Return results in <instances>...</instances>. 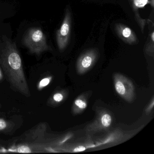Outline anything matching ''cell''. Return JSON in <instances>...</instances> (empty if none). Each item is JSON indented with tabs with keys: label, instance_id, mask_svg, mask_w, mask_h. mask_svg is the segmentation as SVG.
<instances>
[{
	"label": "cell",
	"instance_id": "cell-1",
	"mask_svg": "<svg viewBox=\"0 0 154 154\" xmlns=\"http://www.w3.org/2000/svg\"><path fill=\"white\" fill-rule=\"evenodd\" d=\"M5 40L1 56L2 66L14 88L26 96H29L30 91L24 74L22 60L16 44Z\"/></svg>",
	"mask_w": 154,
	"mask_h": 154
},
{
	"label": "cell",
	"instance_id": "cell-12",
	"mask_svg": "<svg viewBox=\"0 0 154 154\" xmlns=\"http://www.w3.org/2000/svg\"><path fill=\"white\" fill-rule=\"evenodd\" d=\"M148 2V0H133L134 6L137 8H142L145 7Z\"/></svg>",
	"mask_w": 154,
	"mask_h": 154
},
{
	"label": "cell",
	"instance_id": "cell-8",
	"mask_svg": "<svg viewBox=\"0 0 154 154\" xmlns=\"http://www.w3.org/2000/svg\"><path fill=\"white\" fill-rule=\"evenodd\" d=\"M132 134H125L122 131H118L113 132L108 136L103 141L101 142H99L98 145H102V144H113L117 143L122 141V140H125L128 138L129 136H131Z\"/></svg>",
	"mask_w": 154,
	"mask_h": 154
},
{
	"label": "cell",
	"instance_id": "cell-11",
	"mask_svg": "<svg viewBox=\"0 0 154 154\" xmlns=\"http://www.w3.org/2000/svg\"><path fill=\"white\" fill-rule=\"evenodd\" d=\"M52 80V76L45 77V78L42 79V80L38 83V90L40 91V90H42L43 88L45 87L46 86L50 84V83L51 82Z\"/></svg>",
	"mask_w": 154,
	"mask_h": 154
},
{
	"label": "cell",
	"instance_id": "cell-3",
	"mask_svg": "<svg viewBox=\"0 0 154 154\" xmlns=\"http://www.w3.org/2000/svg\"><path fill=\"white\" fill-rule=\"evenodd\" d=\"M114 88L117 93L128 102L133 101L135 98V87L129 79L119 73L113 75Z\"/></svg>",
	"mask_w": 154,
	"mask_h": 154
},
{
	"label": "cell",
	"instance_id": "cell-14",
	"mask_svg": "<svg viewBox=\"0 0 154 154\" xmlns=\"http://www.w3.org/2000/svg\"><path fill=\"white\" fill-rule=\"evenodd\" d=\"M154 98H153L151 102L149 104L148 106H147L146 109V113H149L151 111L152 109H153V107H154Z\"/></svg>",
	"mask_w": 154,
	"mask_h": 154
},
{
	"label": "cell",
	"instance_id": "cell-6",
	"mask_svg": "<svg viewBox=\"0 0 154 154\" xmlns=\"http://www.w3.org/2000/svg\"><path fill=\"white\" fill-rule=\"evenodd\" d=\"M98 56V52L94 49L88 50L81 55L76 63L77 73L82 75L87 72L94 65Z\"/></svg>",
	"mask_w": 154,
	"mask_h": 154
},
{
	"label": "cell",
	"instance_id": "cell-9",
	"mask_svg": "<svg viewBox=\"0 0 154 154\" xmlns=\"http://www.w3.org/2000/svg\"><path fill=\"white\" fill-rule=\"evenodd\" d=\"M87 107V101L84 95L78 96L73 103V112L75 115L80 114L85 110Z\"/></svg>",
	"mask_w": 154,
	"mask_h": 154
},
{
	"label": "cell",
	"instance_id": "cell-5",
	"mask_svg": "<svg viewBox=\"0 0 154 154\" xmlns=\"http://www.w3.org/2000/svg\"><path fill=\"white\" fill-rule=\"evenodd\" d=\"M112 121V117L107 111L100 110L93 122L86 127V132L94 133L102 131H107L111 126Z\"/></svg>",
	"mask_w": 154,
	"mask_h": 154
},
{
	"label": "cell",
	"instance_id": "cell-4",
	"mask_svg": "<svg viewBox=\"0 0 154 154\" xmlns=\"http://www.w3.org/2000/svg\"><path fill=\"white\" fill-rule=\"evenodd\" d=\"M72 29V16L68 8L60 29L56 34L57 46L60 51L64 50L69 43Z\"/></svg>",
	"mask_w": 154,
	"mask_h": 154
},
{
	"label": "cell",
	"instance_id": "cell-15",
	"mask_svg": "<svg viewBox=\"0 0 154 154\" xmlns=\"http://www.w3.org/2000/svg\"><path fill=\"white\" fill-rule=\"evenodd\" d=\"M3 78V75H2V72L1 70L0 69V81L2 80Z\"/></svg>",
	"mask_w": 154,
	"mask_h": 154
},
{
	"label": "cell",
	"instance_id": "cell-2",
	"mask_svg": "<svg viewBox=\"0 0 154 154\" xmlns=\"http://www.w3.org/2000/svg\"><path fill=\"white\" fill-rule=\"evenodd\" d=\"M23 43L33 54H40L45 51L50 50L45 34L38 28L29 29L24 35Z\"/></svg>",
	"mask_w": 154,
	"mask_h": 154
},
{
	"label": "cell",
	"instance_id": "cell-10",
	"mask_svg": "<svg viewBox=\"0 0 154 154\" xmlns=\"http://www.w3.org/2000/svg\"><path fill=\"white\" fill-rule=\"evenodd\" d=\"M65 97V93L63 92H58L52 96L49 102L52 104H57L60 103L64 100Z\"/></svg>",
	"mask_w": 154,
	"mask_h": 154
},
{
	"label": "cell",
	"instance_id": "cell-7",
	"mask_svg": "<svg viewBox=\"0 0 154 154\" xmlns=\"http://www.w3.org/2000/svg\"><path fill=\"white\" fill-rule=\"evenodd\" d=\"M115 29L119 37L123 41L129 45L137 44V36L130 28L122 24H118L116 25Z\"/></svg>",
	"mask_w": 154,
	"mask_h": 154
},
{
	"label": "cell",
	"instance_id": "cell-13",
	"mask_svg": "<svg viewBox=\"0 0 154 154\" xmlns=\"http://www.w3.org/2000/svg\"><path fill=\"white\" fill-rule=\"evenodd\" d=\"M17 151L20 153H31V151L29 147L26 146H22L19 147L17 149Z\"/></svg>",
	"mask_w": 154,
	"mask_h": 154
}]
</instances>
